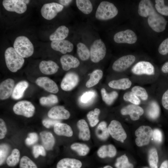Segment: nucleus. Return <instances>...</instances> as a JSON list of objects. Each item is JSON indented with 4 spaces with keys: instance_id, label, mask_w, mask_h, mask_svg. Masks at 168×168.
<instances>
[{
    "instance_id": "obj_18",
    "label": "nucleus",
    "mask_w": 168,
    "mask_h": 168,
    "mask_svg": "<svg viewBox=\"0 0 168 168\" xmlns=\"http://www.w3.org/2000/svg\"><path fill=\"white\" fill-rule=\"evenodd\" d=\"M51 48L54 50L60 52L63 54L70 52L73 49V45L67 40L53 41L51 43Z\"/></svg>"
},
{
    "instance_id": "obj_45",
    "label": "nucleus",
    "mask_w": 168,
    "mask_h": 168,
    "mask_svg": "<svg viewBox=\"0 0 168 168\" xmlns=\"http://www.w3.org/2000/svg\"><path fill=\"white\" fill-rule=\"evenodd\" d=\"M155 2V7L157 12L161 14L168 16V6L165 5L164 1L156 0Z\"/></svg>"
},
{
    "instance_id": "obj_58",
    "label": "nucleus",
    "mask_w": 168,
    "mask_h": 168,
    "mask_svg": "<svg viewBox=\"0 0 168 168\" xmlns=\"http://www.w3.org/2000/svg\"><path fill=\"white\" fill-rule=\"evenodd\" d=\"M160 168H168V161L166 160L163 161Z\"/></svg>"
},
{
    "instance_id": "obj_16",
    "label": "nucleus",
    "mask_w": 168,
    "mask_h": 168,
    "mask_svg": "<svg viewBox=\"0 0 168 168\" xmlns=\"http://www.w3.org/2000/svg\"><path fill=\"white\" fill-rule=\"evenodd\" d=\"M36 84L47 91L53 93H57L58 87L53 80L47 77H40L36 80Z\"/></svg>"
},
{
    "instance_id": "obj_20",
    "label": "nucleus",
    "mask_w": 168,
    "mask_h": 168,
    "mask_svg": "<svg viewBox=\"0 0 168 168\" xmlns=\"http://www.w3.org/2000/svg\"><path fill=\"white\" fill-rule=\"evenodd\" d=\"M62 68L65 71H68L71 68H76L79 66L80 62L74 56L68 54L63 55L60 59Z\"/></svg>"
},
{
    "instance_id": "obj_50",
    "label": "nucleus",
    "mask_w": 168,
    "mask_h": 168,
    "mask_svg": "<svg viewBox=\"0 0 168 168\" xmlns=\"http://www.w3.org/2000/svg\"><path fill=\"white\" fill-rule=\"evenodd\" d=\"M38 139V136L36 133H30L28 134V137L26 138L25 142L26 145L30 146L36 142Z\"/></svg>"
},
{
    "instance_id": "obj_41",
    "label": "nucleus",
    "mask_w": 168,
    "mask_h": 168,
    "mask_svg": "<svg viewBox=\"0 0 168 168\" xmlns=\"http://www.w3.org/2000/svg\"><path fill=\"white\" fill-rule=\"evenodd\" d=\"M158 157L156 150L155 148L151 149L148 153V162L151 168H158Z\"/></svg>"
},
{
    "instance_id": "obj_9",
    "label": "nucleus",
    "mask_w": 168,
    "mask_h": 168,
    "mask_svg": "<svg viewBox=\"0 0 168 168\" xmlns=\"http://www.w3.org/2000/svg\"><path fill=\"white\" fill-rule=\"evenodd\" d=\"M108 128L110 134L115 140L123 142L127 138L126 133L119 121H111Z\"/></svg>"
},
{
    "instance_id": "obj_21",
    "label": "nucleus",
    "mask_w": 168,
    "mask_h": 168,
    "mask_svg": "<svg viewBox=\"0 0 168 168\" xmlns=\"http://www.w3.org/2000/svg\"><path fill=\"white\" fill-rule=\"evenodd\" d=\"M156 12L151 1L142 0L139 2L138 12L140 16L147 17L152 14Z\"/></svg>"
},
{
    "instance_id": "obj_6",
    "label": "nucleus",
    "mask_w": 168,
    "mask_h": 168,
    "mask_svg": "<svg viewBox=\"0 0 168 168\" xmlns=\"http://www.w3.org/2000/svg\"><path fill=\"white\" fill-rule=\"evenodd\" d=\"M14 113L26 117H32L35 113V108L33 104L27 100H22L15 104L13 108Z\"/></svg>"
},
{
    "instance_id": "obj_32",
    "label": "nucleus",
    "mask_w": 168,
    "mask_h": 168,
    "mask_svg": "<svg viewBox=\"0 0 168 168\" xmlns=\"http://www.w3.org/2000/svg\"><path fill=\"white\" fill-rule=\"evenodd\" d=\"M103 75V72L101 70L96 69L94 71L90 74V78L86 84V87L90 88L97 84Z\"/></svg>"
},
{
    "instance_id": "obj_61",
    "label": "nucleus",
    "mask_w": 168,
    "mask_h": 168,
    "mask_svg": "<svg viewBox=\"0 0 168 168\" xmlns=\"http://www.w3.org/2000/svg\"><path fill=\"white\" fill-rule=\"evenodd\" d=\"M144 168H147V167H144Z\"/></svg>"
},
{
    "instance_id": "obj_19",
    "label": "nucleus",
    "mask_w": 168,
    "mask_h": 168,
    "mask_svg": "<svg viewBox=\"0 0 168 168\" xmlns=\"http://www.w3.org/2000/svg\"><path fill=\"white\" fill-rule=\"evenodd\" d=\"M14 85V80L8 78L2 82L0 85V98L1 100L8 99L12 94Z\"/></svg>"
},
{
    "instance_id": "obj_29",
    "label": "nucleus",
    "mask_w": 168,
    "mask_h": 168,
    "mask_svg": "<svg viewBox=\"0 0 168 168\" xmlns=\"http://www.w3.org/2000/svg\"><path fill=\"white\" fill-rule=\"evenodd\" d=\"M69 32L68 29L66 26H60L50 35V40L52 41L64 40L68 36Z\"/></svg>"
},
{
    "instance_id": "obj_15",
    "label": "nucleus",
    "mask_w": 168,
    "mask_h": 168,
    "mask_svg": "<svg viewBox=\"0 0 168 168\" xmlns=\"http://www.w3.org/2000/svg\"><path fill=\"white\" fill-rule=\"evenodd\" d=\"M121 113L123 115H128L131 120L136 121L140 118L144 113L143 109L139 106L130 104L123 108L121 110Z\"/></svg>"
},
{
    "instance_id": "obj_48",
    "label": "nucleus",
    "mask_w": 168,
    "mask_h": 168,
    "mask_svg": "<svg viewBox=\"0 0 168 168\" xmlns=\"http://www.w3.org/2000/svg\"><path fill=\"white\" fill-rule=\"evenodd\" d=\"M96 96L95 92L93 91L86 92L80 98V102L82 104H88L91 102Z\"/></svg>"
},
{
    "instance_id": "obj_5",
    "label": "nucleus",
    "mask_w": 168,
    "mask_h": 168,
    "mask_svg": "<svg viewBox=\"0 0 168 168\" xmlns=\"http://www.w3.org/2000/svg\"><path fill=\"white\" fill-rule=\"evenodd\" d=\"M153 134L151 128L148 126L142 125L139 127L136 130L135 134L136 144L141 147L148 144Z\"/></svg>"
},
{
    "instance_id": "obj_35",
    "label": "nucleus",
    "mask_w": 168,
    "mask_h": 168,
    "mask_svg": "<svg viewBox=\"0 0 168 168\" xmlns=\"http://www.w3.org/2000/svg\"><path fill=\"white\" fill-rule=\"evenodd\" d=\"M77 46V52L80 59L83 61L88 59L90 57V51L85 44L80 42Z\"/></svg>"
},
{
    "instance_id": "obj_26",
    "label": "nucleus",
    "mask_w": 168,
    "mask_h": 168,
    "mask_svg": "<svg viewBox=\"0 0 168 168\" xmlns=\"http://www.w3.org/2000/svg\"><path fill=\"white\" fill-rule=\"evenodd\" d=\"M116 152L115 147L112 144H109L101 146L98 149L97 154L99 157L103 158L107 157H114L116 155Z\"/></svg>"
},
{
    "instance_id": "obj_12",
    "label": "nucleus",
    "mask_w": 168,
    "mask_h": 168,
    "mask_svg": "<svg viewBox=\"0 0 168 168\" xmlns=\"http://www.w3.org/2000/svg\"><path fill=\"white\" fill-rule=\"evenodd\" d=\"M2 4L4 8L7 11L15 12L19 14L25 12L27 10L26 4L24 0H4Z\"/></svg>"
},
{
    "instance_id": "obj_51",
    "label": "nucleus",
    "mask_w": 168,
    "mask_h": 168,
    "mask_svg": "<svg viewBox=\"0 0 168 168\" xmlns=\"http://www.w3.org/2000/svg\"><path fill=\"white\" fill-rule=\"evenodd\" d=\"M158 50L159 53L162 55L168 54V38L161 43L159 46Z\"/></svg>"
},
{
    "instance_id": "obj_27",
    "label": "nucleus",
    "mask_w": 168,
    "mask_h": 168,
    "mask_svg": "<svg viewBox=\"0 0 168 168\" xmlns=\"http://www.w3.org/2000/svg\"><path fill=\"white\" fill-rule=\"evenodd\" d=\"M43 145L45 149L52 150L55 143L54 138L50 132L42 131L40 134Z\"/></svg>"
},
{
    "instance_id": "obj_52",
    "label": "nucleus",
    "mask_w": 168,
    "mask_h": 168,
    "mask_svg": "<svg viewBox=\"0 0 168 168\" xmlns=\"http://www.w3.org/2000/svg\"><path fill=\"white\" fill-rule=\"evenodd\" d=\"M59 122L60 121L58 120L52 119H44L42 122L43 125L47 128H49L52 126H54L56 123Z\"/></svg>"
},
{
    "instance_id": "obj_1",
    "label": "nucleus",
    "mask_w": 168,
    "mask_h": 168,
    "mask_svg": "<svg viewBox=\"0 0 168 168\" xmlns=\"http://www.w3.org/2000/svg\"><path fill=\"white\" fill-rule=\"evenodd\" d=\"M5 58L6 65L11 72H16L22 66L24 59L15 50L10 47L5 52Z\"/></svg>"
},
{
    "instance_id": "obj_59",
    "label": "nucleus",
    "mask_w": 168,
    "mask_h": 168,
    "mask_svg": "<svg viewBox=\"0 0 168 168\" xmlns=\"http://www.w3.org/2000/svg\"><path fill=\"white\" fill-rule=\"evenodd\" d=\"M113 168L112 166H105L103 168Z\"/></svg>"
},
{
    "instance_id": "obj_3",
    "label": "nucleus",
    "mask_w": 168,
    "mask_h": 168,
    "mask_svg": "<svg viewBox=\"0 0 168 168\" xmlns=\"http://www.w3.org/2000/svg\"><path fill=\"white\" fill-rule=\"evenodd\" d=\"M14 48L16 51L23 58H28L33 53V45L27 37L23 36L17 37L15 40Z\"/></svg>"
},
{
    "instance_id": "obj_30",
    "label": "nucleus",
    "mask_w": 168,
    "mask_h": 168,
    "mask_svg": "<svg viewBox=\"0 0 168 168\" xmlns=\"http://www.w3.org/2000/svg\"><path fill=\"white\" fill-rule=\"evenodd\" d=\"M28 86V83L26 81H21L18 82L13 89L12 95V98L15 100L21 98Z\"/></svg>"
},
{
    "instance_id": "obj_17",
    "label": "nucleus",
    "mask_w": 168,
    "mask_h": 168,
    "mask_svg": "<svg viewBox=\"0 0 168 168\" xmlns=\"http://www.w3.org/2000/svg\"><path fill=\"white\" fill-rule=\"evenodd\" d=\"M48 115L51 119L58 120L67 119L70 114L64 106L58 105L52 108L48 111Z\"/></svg>"
},
{
    "instance_id": "obj_13",
    "label": "nucleus",
    "mask_w": 168,
    "mask_h": 168,
    "mask_svg": "<svg viewBox=\"0 0 168 168\" xmlns=\"http://www.w3.org/2000/svg\"><path fill=\"white\" fill-rule=\"evenodd\" d=\"M131 71L133 74L137 75H154L155 73L153 65L149 62L145 61L137 63L133 67Z\"/></svg>"
},
{
    "instance_id": "obj_46",
    "label": "nucleus",
    "mask_w": 168,
    "mask_h": 168,
    "mask_svg": "<svg viewBox=\"0 0 168 168\" xmlns=\"http://www.w3.org/2000/svg\"><path fill=\"white\" fill-rule=\"evenodd\" d=\"M19 166L20 168H38L36 164L26 156H23L21 159Z\"/></svg>"
},
{
    "instance_id": "obj_25",
    "label": "nucleus",
    "mask_w": 168,
    "mask_h": 168,
    "mask_svg": "<svg viewBox=\"0 0 168 168\" xmlns=\"http://www.w3.org/2000/svg\"><path fill=\"white\" fill-rule=\"evenodd\" d=\"M54 132L58 135L70 137L73 135L72 128L66 124L57 123L54 125Z\"/></svg>"
},
{
    "instance_id": "obj_57",
    "label": "nucleus",
    "mask_w": 168,
    "mask_h": 168,
    "mask_svg": "<svg viewBox=\"0 0 168 168\" xmlns=\"http://www.w3.org/2000/svg\"><path fill=\"white\" fill-rule=\"evenodd\" d=\"M72 1V0H61L59 1L60 4L63 6V5L66 6L68 5Z\"/></svg>"
},
{
    "instance_id": "obj_42",
    "label": "nucleus",
    "mask_w": 168,
    "mask_h": 168,
    "mask_svg": "<svg viewBox=\"0 0 168 168\" xmlns=\"http://www.w3.org/2000/svg\"><path fill=\"white\" fill-rule=\"evenodd\" d=\"M39 101L40 104L42 105L50 106L57 103L58 99L56 95L51 94L47 97H41Z\"/></svg>"
},
{
    "instance_id": "obj_33",
    "label": "nucleus",
    "mask_w": 168,
    "mask_h": 168,
    "mask_svg": "<svg viewBox=\"0 0 168 168\" xmlns=\"http://www.w3.org/2000/svg\"><path fill=\"white\" fill-rule=\"evenodd\" d=\"M160 108L158 104L156 101H153L150 103L147 111L148 117L152 119L158 118L160 114Z\"/></svg>"
},
{
    "instance_id": "obj_2",
    "label": "nucleus",
    "mask_w": 168,
    "mask_h": 168,
    "mask_svg": "<svg viewBox=\"0 0 168 168\" xmlns=\"http://www.w3.org/2000/svg\"><path fill=\"white\" fill-rule=\"evenodd\" d=\"M118 12L117 8L113 3L108 1H102L97 9L95 17L100 20H107L115 17Z\"/></svg>"
},
{
    "instance_id": "obj_53",
    "label": "nucleus",
    "mask_w": 168,
    "mask_h": 168,
    "mask_svg": "<svg viewBox=\"0 0 168 168\" xmlns=\"http://www.w3.org/2000/svg\"><path fill=\"white\" fill-rule=\"evenodd\" d=\"M153 138L157 142L161 143L162 140V135L161 132L158 129H155L153 131Z\"/></svg>"
},
{
    "instance_id": "obj_14",
    "label": "nucleus",
    "mask_w": 168,
    "mask_h": 168,
    "mask_svg": "<svg viewBox=\"0 0 168 168\" xmlns=\"http://www.w3.org/2000/svg\"><path fill=\"white\" fill-rule=\"evenodd\" d=\"M79 77L76 73L71 72L67 73L62 79L61 87L65 91H69L73 89L78 84Z\"/></svg>"
},
{
    "instance_id": "obj_54",
    "label": "nucleus",
    "mask_w": 168,
    "mask_h": 168,
    "mask_svg": "<svg viewBox=\"0 0 168 168\" xmlns=\"http://www.w3.org/2000/svg\"><path fill=\"white\" fill-rule=\"evenodd\" d=\"M7 132V128L4 121L2 119H0V139L3 138Z\"/></svg>"
},
{
    "instance_id": "obj_47",
    "label": "nucleus",
    "mask_w": 168,
    "mask_h": 168,
    "mask_svg": "<svg viewBox=\"0 0 168 168\" xmlns=\"http://www.w3.org/2000/svg\"><path fill=\"white\" fill-rule=\"evenodd\" d=\"M10 150L9 146L6 144H1L0 146V165L4 163L8 155Z\"/></svg>"
},
{
    "instance_id": "obj_7",
    "label": "nucleus",
    "mask_w": 168,
    "mask_h": 168,
    "mask_svg": "<svg viewBox=\"0 0 168 168\" xmlns=\"http://www.w3.org/2000/svg\"><path fill=\"white\" fill-rule=\"evenodd\" d=\"M63 8V6L57 3L53 2L46 3L42 7L41 13L45 19L50 20L54 18Z\"/></svg>"
},
{
    "instance_id": "obj_39",
    "label": "nucleus",
    "mask_w": 168,
    "mask_h": 168,
    "mask_svg": "<svg viewBox=\"0 0 168 168\" xmlns=\"http://www.w3.org/2000/svg\"><path fill=\"white\" fill-rule=\"evenodd\" d=\"M100 111L98 108H95L94 110L89 111L87 114V117L91 127L95 126L98 123V116Z\"/></svg>"
},
{
    "instance_id": "obj_56",
    "label": "nucleus",
    "mask_w": 168,
    "mask_h": 168,
    "mask_svg": "<svg viewBox=\"0 0 168 168\" xmlns=\"http://www.w3.org/2000/svg\"><path fill=\"white\" fill-rule=\"evenodd\" d=\"M162 71L165 73H168V61L166 62L161 68Z\"/></svg>"
},
{
    "instance_id": "obj_31",
    "label": "nucleus",
    "mask_w": 168,
    "mask_h": 168,
    "mask_svg": "<svg viewBox=\"0 0 168 168\" xmlns=\"http://www.w3.org/2000/svg\"><path fill=\"white\" fill-rule=\"evenodd\" d=\"M107 126L106 123L103 121L100 122L96 128V135L101 140H105L109 136L110 133Z\"/></svg>"
},
{
    "instance_id": "obj_60",
    "label": "nucleus",
    "mask_w": 168,
    "mask_h": 168,
    "mask_svg": "<svg viewBox=\"0 0 168 168\" xmlns=\"http://www.w3.org/2000/svg\"><path fill=\"white\" fill-rule=\"evenodd\" d=\"M30 0H24V2L25 4H26L29 3V2H30Z\"/></svg>"
},
{
    "instance_id": "obj_36",
    "label": "nucleus",
    "mask_w": 168,
    "mask_h": 168,
    "mask_svg": "<svg viewBox=\"0 0 168 168\" xmlns=\"http://www.w3.org/2000/svg\"><path fill=\"white\" fill-rule=\"evenodd\" d=\"M101 93L103 101L108 105H111L117 98L118 95V93L115 91L108 93L104 88L101 89Z\"/></svg>"
},
{
    "instance_id": "obj_22",
    "label": "nucleus",
    "mask_w": 168,
    "mask_h": 168,
    "mask_svg": "<svg viewBox=\"0 0 168 168\" xmlns=\"http://www.w3.org/2000/svg\"><path fill=\"white\" fill-rule=\"evenodd\" d=\"M39 68L41 72L46 75L54 74L59 68L57 64L51 60L41 61L39 64Z\"/></svg>"
},
{
    "instance_id": "obj_40",
    "label": "nucleus",
    "mask_w": 168,
    "mask_h": 168,
    "mask_svg": "<svg viewBox=\"0 0 168 168\" xmlns=\"http://www.w3.org/2000/svg\"><path fill=\"white\" fill-rule=\"evenodd\" d=\"M116 168H133V165L129 163L125 154L118 158L115 164Z\"/></svg>"
},
{
    "instance_id": "obj_55",
    "label": "nucleus",
    "mask_w": 168,
    "mask_h": 168,
    "mask_svg": "<svg viewBox=\"0 0 168 168\" xmlns=\"http://www.w3.org/2000/svg\"><path fill=\"white\" fill-rule=\"evenodd\" d=\"M161 103L163 107L165 109L168 110V89L162 95Z\"/></svg>"
},
{
    "instance_id": "obj_37",
    "label": "nucleus",
    "mask_w": 168,
    "mask_h": 168,
    "mask_svg": "<svg viewBox=\"0 0 168 168\" xmlns=\"http://www.w3.org/2000/svg\"><path fill=\"white\" fill-rule=\"evenodd\" d=\"M71 148L76 151L79 156H82L87 155L90 150L89 147L86 145L78 142L72 144Z\"/></svg>"
},
{
    "instance_id": "obj_24",
    "label": "nucleus",
    "mask_w": 168,
    "mask_h": 168,
    "mask_svg": "<svg viewBox=\"0 0 168 168\" xmlns=\"http://www.w3.org/2000/svg\"><path fill=\"white\" fill-rule=\"evenodd\" d=\"M82 166V162L78 159L64 158L58 162L56 168H81Z\"/></svg>"
},
{
    "instance_id": "obj_28",
    "label": "nucleus",
    "mask_w": 168,
    "mask_h": 168,
    "mask_svg": "<svg viewBox=\"0 0 168 168\" xmlns=\"http://www.w3.org/2000/svg\"><path fill=\"white\" fill-rule=\"evenodd\" d=\"M132 84V82L129 78H124L111 81L109 83L108 85L113 88L126 90L129 88Z\"/></svg>"
},
{
    "instance_id": "obj_49",
    "label": "nucleus",
    "mask_w": 168,
    "mask_h": 168,
    "mask_svg": "<svg viewBox=\"0 0 168 168\" xmlns=\"http://www.w3.org/2000/svg\"><path fill=\"white\" fill-rule=\"evenodd\" d=\"M33 153L35 158H37L40 155L44 156L46 153L44 148L40 145H36L34 146Z\"/></svg>"
},
{
    "instance_id": "obj_10",
    "label": "nucleus",
    "mask_w": 168,
    "mask_h": 168,
    "mask_svg": "<svg viewBox=\"0 0 168 168\" xmlns=\"http://www.w3.org/2000/svg\"><path fill=\"white\" fill-rule=\"evenodd\" d=\"M115 42L117 43L133 44L137 40V36L133 30L127 29L116 33L114 37Z\"/></svg>"
},
{
    "instance_id": "obj_8",
    "label": "nucleus",
    "mask_w": 168,
    "mask_h": 168,
    "mask_svg": "<svg viewBox=\"0 0 168 168\" xmlns=\"http://www.w3.org/2000/svg\"><path fill=\"white\" fill-rule=\"evenodd\" d=\"M147 22L149 26L155 31L160 32L166 28L167 21L156 12L148 16Z\"/></svg>"
},
{
    "instance_id": "obj_23",
    "label": "nucleus",
    "mask_w": 168,
    "mask_h": 168,
    "mask_svg": "<svg viewBox=\"0 0 168 168\" xmlns=\"http://www.w3.org/2000/svg\"><path fill=\"white\" fill-rule=\"evenodd\" d=\"M77 126L79 131V138L84 141L89 140L91 137L90 132L86 121L83 119L79 120L77 123Z\"/></svg>"
},
{
    "instance_id": "obj_43",
    "label": "nucleus",
    "mask_w": 168,
    "mask_h": 168,
    "mask_svg": "<svg viewBox=\"0 0 168 168\" xmlns=\"http://www.w3.org/2000/svg\"><path fill=\"white\" fill-rule=\"evenodd\" d=\"M131 91L138 97H139L143 100H146L148 98V93L145 89L139 86H135L133 87Z\"/></svg>"
},
{
    "instance_id": "obj_34",
    "label": "nucleus",
    "mask_w": 168,
    "mask_h": 168,
    "mask_svg": "<svg viewBox=\"0 0 168 168\" xmlns=\"http://www.w3.org/2000/svg\"><path fill=\"white\" fill-rule=\"evenodd\" d=\"M76 2L78 9L83 13L88 14L92 11L93 6L90 0H77Z\"/></svg>"
},
{
    "instance_id": "obj_4",
    "label": "nucleus",
    "mask_w": 168,
    "mask_h": 168,
    "mask_svg": "<svg viewBox=\"0 0 168 168\" xmlns=\"http://www.w3.org/2000/svg\"><path fill=\"white\" fill-rule=\"evenodd\" d=\"M106 52L105 45L101 39L95 40L91 46L90 58L91 61L97 63L102 60Z\"/></svg>"
},
{
    "instance_id": "obj_11",
    "label": "nucleus",
    "mask_w": 168,
    "mask_h": 168,
    "mask_svg": "<svg viewBox=\"0 0 168 168\" xmlns=\"http://www.w3.org/2000/svg\"><path fill=\"white\" fill-rule=\"evenodd\" d=\"M135 59V57L132 55L124 56L114 62L112 65V69L116 72H123L130 67Z\"/></svg>"
},
{
    "instance_id": "obj_38",
    "label": "nucleus",
    "mask_w": 168,
    "mask_h": 168,
    "mask_svg": "<svg viewBox=\"0 0 168 168\" xmlns=\"http://www.w3.org/2000/svg\"><path fill=\"white\" fill-rule=\"evenodd\" d=\"M20 157V152L17 149H14L12 153L7 158L6 163L9 166H16L19 162Z\"/></svg>"
},
{
    "instance_id": "obj_44",
    "label": "nucleus",
    "mask_w": 168,
    "mask_h": 168,
    "mask_svg": "<svg viewBox=\"0 0 168 168\" xmlns=\"http://www.w3.org/2000/svg\"><path fill=\"white\" fill-rule=\"evenodd\" d=\"M123 97L125 101L129 102L133 104L138 105L141 102L138 97L131 91L125 93Z\"/></svg>"
}]
</instances>
